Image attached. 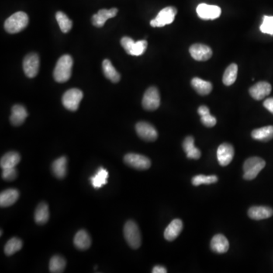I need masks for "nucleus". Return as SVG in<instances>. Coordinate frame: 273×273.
Segmentation results:
<instances>
[{"label": "nucleus", "mask_w": 273, "mask_h": 273, "mask_svg": "<svg viewBox=\"0 0 273 273\" xmlns=\"http://www.w3.org/2000/svg\"><path fill=\"white\" fill-rule=\"evenodd\" d=\"M73 60L69 55H64L58 60L53 71L56 82L64 83L70 79L72 69Z\"/></svg>", "instance_id": "1"}, {"label": "nucleus", "mask_w": 273, "mask_h": 273, "mask_svg": "<svg viewBox=\"0 0 273 273\" xmlns=\"http://www.w3.org/2000/svg\"><path fill=\"white\" fill-rule=\"evenodd\" d=\"M28 22H29V18L25 12H15L9 18H7L4 28L8 33H19L28 26Z\"/></svg>", "instance_id": "2"}, {"label": "nucleus", "mask_w": 273, "mask_h": 273, "mask_svg": "<svg viewBox=\"0 0 273 273\" xmlns=\"http://www.w3.org/2000/svg\"><path fill=\"white\" fill-rule=\"evenodd\" d=\"M124 236L132 248L137 249L141 245V235L138 226L134 221L129 220L124 226Z\"/></svg>", "instance_id": "3"}, {"label": "nucleus", "mask_w": 273, "mask_h": 273, "mask_svg": "<svg viewBox=\"0 0 273 273\" xmlns=\"http://www.w3.org/2000/svg\"><path fill=\"white\" fill-rule=\"evenodd\" d=\"M265 167L266 162L260 157L247 159L243 164V178L245 180L254 179Z\"/></svg>", "instance_id": "4"}, {"label": "nucleus", "mask_w": 273, "mask_h": 273, "mask_svg": "<svg viewBox=\"0 0 273 273\" xmlns=\"http://www.w3.org/2000/svg\"><path fill=\"white\" fill-rule=\"evenodd\" d=\"M83 92L81 90L72 88L66 91L63 96V105L68 110L77 111L79 107L80 102L83 99Z\"/></svg>", "instance_id": "5"}, {"label": "nucleus", "mask_w": 273, "mask_h": 273, "mask_svg": "<svg viewBox=\"0 0 273 273\" xmlns=\"http://www.w3.org/2000/svg\"><path fill=\"white\" fill-rule=\"evenodd\" d=\"M176 14L177 9L174 7H166L150 22V25L153 28H162L166 25H170L174 22Z\"/></svg>", "instance_id": "6"}, {"label": "nucleus", "mask_w": 273, "mask_h": 273, "mask_svg": "<svg viewBox=\"0 0 273 273\" xmlns=\"http://www.w3.org/2000/svg\"><path fill=\"white\" fill-rule=\"evenodd\" d=\"M142 105L146 110L154 111L160 105V96L156 87H149L143 95Z\"/></svg>", "instance_id": "7"}, {"label": "nucleus", "mask_w": 273, "mask_h": 273, "mask_svg": "<svg viewBox=\"0 0 273 273\" xmlns=\"http://www.w3.org/2000/svg\"><path fill=\"white\" fill-rule=\"evenodd\" d=\"M124 162L129 167L135 170H148L151 166L150 159L143 155L136 153H128L124 157Z\"/></svg>", "instance_id": "8"}, {"label": "nucleus", "mask_w": 273, "mask_h": 273, "mask_svg": "<svg viewBox=\"0 0 273 273\" xmlns=\"http://www.w3.org/2000/svg\"><path fill=\"white\" fill-rule=\"evenodd\" d=\"M135 129L137 135L145 141H155L158 137L157 129L148 122H138L136 124Z\"/></svg>", "instance_id": "9"}, {"label": "nucleus", "mask_w": 273, "mask_h": 273, "mask_svg": "<svg viewBox=\"0 0 273 273\" xmlns=\"http://www.w3.org/2000/svg\"><path fill=\"white\" fill-rule=\"evenodd\" d=\"M40 68V59L36 53H30L25 56L23 61V69L27 77H36Z\"/></svg>", "instance_id": "10"}, {"label": "nucleus", "mask_w": 273, "mask_h": 273, "mask_svg": "<svg viewBox=\"0 0 273 273\" xmlns=\"http://www.w3.org/2000/svg\"><path fill=\"white\" fill-rule=\"evenodd\" d=\"M197 13L203 20H214L220 16L222 10L217 5L201 3L197 7Z\"/></svg>", "instance_id": "11"}, {"label": "nucleus", "mask_w": 273, "mask_h": 273, "mask_svg": "<svg viewBox=\"0 0 273 273\" xmlns=\"http://www.w3.org/2000/svg\"><path fill=\"white\" fill-rule=\"evenodd\" d=\"M191 56L197 61H207L212 57V51L209 46L206 45L195 43L193 44L189 49Z\"/></svg>", "instance_id": "12"}, {"label": "nucleus", "mask_w": 273, "mask_h": 273, "mask_svg": "<svg viewBox=\"0 0 273 273\" xmlns=\"http://www.w3.org/2000/svg\"><path fill=\"white\" fill-rule=\"evenodd\" d=\"M235 156V150L230 143H224L219 146L217 150V159L219 165L226 167L230 164Z\"/></svg>", "instance_id": "13"}, {"label": "nucleus", "mask_w": 273, "mask_h": 273, "mask_svg": "<svg viewBox=\"0 0 273 273\" xmlns=\"http://www.w3.org/2000/svg\"><path fill=\"white\" fill-rule=\"evenodd\" d=\"M272 91V86L270 83L260 81L252 86L249 90L250 96L256 101H261L267 96L270 95Z\"/></svg>", "instance_id": "14"}, {"label": "nucleus", "mask_w": 273, "mask_h": 273, "mask_svg": "<svg viewBox=\"0 0 273 273\" xmlns=\"http://www.w3.org/2000/svg\"><path fill=\"white\" fill-rule=\"evenodd\" d=\"M118 12H119V10L116 8H111L109 10L101 9L97 14L93 15V25L94 26L97 27V28H102L109 18H114V17L116 16Z\"/></svg>", "instance_id": "15"}, {"label": "nucleus", "mask_w": 273, "mask_h": 273, "mask_svg": "<svg viewBox=\"0 0 273 273\" xmlns=\"http://www.w3.org/2000/svg\"><path fill=\"white\" fill-rule=\"evenodd\" d=\"M183 229L182 221L176 219L171 221L165 230L164 237L166 240L172 241L178 237Z\"/></svg>", "instance_id": "16"}, {"label": "nucleus", "mask_w": 273, "mask_h": 273, "mask_svg": "<svg viewBox=\"0 0 273 273\" xmlns=\"http://www.w3.org/2000/svg\"><path fill=\"white\" fill-rule=\"evenodd\" d=\"M273 215V209L269 206H253L248 210V216L253 220L268 219Z\"/></svg>", "instance_id": "17"}, {"label": "nucleus", "mask_w": 273, "mask_h": 273, "mask_svg": "<svg viewBox=\"0 0 273 273\" xmlns=\"http://www.w3.org/2000/svg\"><path fill=\"white\" fill-rule=\"evenodd\" d=\"M28 114L25 107L22 105H15L12 108L10 122L14 126H20L25 122Z\"/></svg>", "instance_id": "18"}, {"label": "nucleus", "mask_w": 273, "mask_h": 273, "mask_svg": "<svg viewBox=\"0 0 273 273\" xmlns=\"http://www.w3.org/2000/svg\"><path fill=\"white\" fill-rule=\"evenodd\" d=\"M210 247L215 253H225L229 250V242L223 235L218 234L212 238Z\"/></svg>", "instance_id": "19"}, {"label": "nucleus", "mask_w": 273, "mask_h": 273, "mask_svg": "<svg viewBox=\"0 0 273 273\" xmlns=\"http://www.w3.org/2000/svg\"><path fill=\"white\" fill-rule=\"evenodd\" d=\"M19 192L16 189H7L0 194V206L1 207H8L12 206L18 201Z\"/></svg>", "instance_id": "20"}, {"label": "nucleus", "mask_w": 273, "mask_h": 273, "mask_svg": "<svg viewBox=\"0 0 273 273\" xmlns=\"http://www.w3.org/2000/svg\"><path fill=\"white\" fill-rule=\"evenodd\" d=\"M183 149L186 153L187 157L192 160H199L201 153L199 149L194 146V139L193 136H188L183 142Z\"/></svg>", "instance_id": "21"}, {"label": "nucleus", "mask_w": 273, "mask_h": 273, "mask_svg": "<svg viewBox=\"0 0 273 273\" xmlns=\"http://www.w3.org/2000/svg\"><path fill=\"white\" fill-rule=\"evenodd\" d=\"M74 244L79 250H87L91 245V239L89 234L85 230L77 232L74 238Z\"/></svg>", "instance_id": "22"}, {"label": "nucleus", "mask_w": 273, "mask_h": 273, "mask_svg": "<svg viewBox=\"0 0 273 273\" xmlns=\"http://www.w3.org/2000/svg\"><path fill=\"white\" fill-rule=\"evenodd\" d=\"M67 161L66 157H61L55 160L52 164L53 174L59 179H63L67 174Z\"/></svg>", "instance_id": "23"}, {"label": "nucleus", "mask_w": 273, "mask_h": 273, "mask_svg": "<svg viewBox=\"0 0 273 273\" xmlns=\"http://www.w3.org/2000/svg\"><path fill=\"white\" fill-rule=\"evenodd\" d=\"M21 161V156L17 152L11 151L5 153L0 160V167L3 170L16 167Z\"/></svg>", "instance_id": "24"}, {"label": "nucleus", "mask_w": 273, "mask_h": 273, "mask_svg": "<svg viewBox=\"0 0 273 273\" xmlns=\"http://www.w3.org/2000/svg\"><path fill=\"white\" fill-rule=\"evenodd\" d=\"M252 137L260 141L267 142L273 138V126L263 127L253 130L251 133Z\"/></svg>", "instance_id": "25"}, {"label": "nucleus", "mask_w": 273, "mask_h": 273, "mask_svg": "<svg viewBox=\"0 0 273 273\" xmlns=\"http://www.w3.org/2000/svg\"><path fill=\"white\" fill-rule=\"evenodd\" d=\"M49 219H50L49 206L46 203H40L35 210V222L38 225H43L48 222Z\"/></svg>", "instance_id": "26"}, {"label": "nucleus", "mask_w": 273, "mask_h": 273, "mask_svg": "<svg viewBox=\"0 0 273 273\" xmlns=\"http://www.w3.org/2000/svg\"><path fill=\"white\" fill-rule=\"evenodd\" d=\"M191 85L200 95L206 96L210 94L212 85L209 81H204L199 77H194L191 81Z\"/></svg>", "instance_id": "27"}, {"label": "nucleus", "mask_w": 273, "mask_h": 273, "mask_svg": "<svg viewBox=\"0 0 273 273\" xmlns=\"http://www.w3.org/2000/svg\"><path fill=\"white\" fill-rule=\"evenodd\" d=\"M108 177H109V173H108L107 170L102 168V167H100L97 174L91 177L90 180L92 183L93 187L96 189H98V188H102L103 185L107 184Z\"/></svg>", "instance_id": "28"}, {"label": "nucleus", "mask_w": 273, "mask_h": 273, "mask_svg": "<svg viewBox=\"0 0 273 273\" xmlns=\"http://www.w3.org/2000/svg\"><path fill=\"white\" fill-rule=\"evenodd\" d=\"M102 70L105 77L112 82L117 83L120 81V74L116 71L109 60H105L102 62Z\"/></svg>", "instance_id": "29"}, {"label": "nucleus", "mask_w": 273, "mask_h": 273, "mask_svg": "<svg viewBox=\"0 0 273 273\" xmlns=\"http://www.w3.org/2000/svg\"><path fill=\"white\" fill-rule=\"evenodd\" d=\"M238 70H239V68L235 63H232L226 68V71L224 73L223 78H222V81L225 85H232L234 83L236 82V79H237Z\"/></svg>", "instance_id": "30"}, {"label": "nucleus", "mask_w": 273, "mask_h": 273, "mask_svg": "<svg viewBox=\"0 0 273 273\" xmlns=\"http://www.w3.org/2000/svg\"><path fill=\"white\" fill-rule=\"evenodd\" d=\"M23 247V243L21 239L18 238H12L7 242L5 244L4 251L5 255L12 256L15 254L16 252L19 251Z\"/></svg>", "instance_id": "31"}, {"label": "nucleus", "mask_w": 273, "mask_h": 273, "mask_svg": "<svg viewBox=\"0 0 273 273\" xmlns=\"http://www.w3.org/2000/svg\"><path fill=\"white\" fill-rule=\"evenodd\" d=\"M66 261L61 256L52 257L50 261V272L53 273H63L66 268Z\"/></svg>", "instance_id": "32"}, {"label": "nucleus", "mask_w": 273, "mask_h": 273, "mask_svg": "<svg viewBox=\"0 0 273 273\" xmlns=\"http://www.w3.org/2000/svg\"><path fill=\"white\" fill-rule=\"evenodd\" d=\"M56 21L60 25V29L63 33H68L72 28V22L68 17L63 12H58L56 15Z\"/></svg>", "instance_id": "33"}, {"label": "nucleus", "mask_w": 273, "mask_h": 273, "mask_svg": "<svg viewBox=\"0 0 273 273\" xmlns=\"http://www.w3.org/2000/svg\"><path fill=\"white\" fill-rule=\"evenodd\" d=\"M218 177L216 175H204V174H199L196 175L191 180L193 185L194 186H199L201 184H210L213 183L217 182Z\"/></svg>", "instance_id": "34"}, {"label": "nucleus", "mask_w": 273, "mask_h": 273, "mask_svg": "<svg viewBox=\"0 0 273 273\" xmlns=\"http://www.w3.org/2000/svg\"><path fill=\"white\" fill-rule=\"evenodd\" d=\"M147 40H139V41L135 42L132 46V50H131V56H139L143 55L145 53L147 48Z\"/></svg>", "instance_id": "35"}, {"label": "nucleus", "mask_w": 273, "mask_h": 273, "mask_svg": "<svg viewBox=\"0 0 273 273\" xmlns=\"http://www.w3.org/2000/svg\"><path fill=\"white\" fill-rule=\"evenodd\" d=\"M262 33L273 35V16H263V23L260 27Z\"/></svg>", "instance_id": "36"}, {"label": "nucleus", "mask_w": 273, "mask_h": 273, "mask_svg": "<svg viewBox=\"0 0 273 273\" xmlns=\"http://www.w3.org/2000/svg\"><path fill=\"white\" fill-rule=\"evenodd\" d=\"M2 177L5 181H13L17 178V170L15 167L3 169Z\"/></svg>", "instance_id": "37"}, {"label": "nucleus", "mask_w": 273, "mask_h": 273, "mask_svg": "<svg viewBox=\"0 0 273 273\" xmlns=\"http://www.w3.org/2000/svg\"><path fill=\"white\" fill-rule=\"evenodd\" d=\"M201 122L205 126L208 127V128H212V127L215 126L216 125L217 121H216V118L212 116L210 112H209V113L201 116Z\"/></svg>", "instance_id": "38"}, {"label": "nucleus", "mask_w": 273, "mask_h": 273, "mask_svg": "<svg viewBox=\"0 0 273 273\" xmlns=\"http://www.w3.org/2000/svg\"><path fill=\"white\" fill-rule=\"evenodd\" d=\"M135 43V42L132 40V38L129 37V36H124L121 40V44H122V47L124 48L125 52L129 55H130L131 50H132V46H133Z\"/></svg>", "instance_id": "39"}, {"label": "nucleus", "mask_w": 273, "mask_h": 273, "mask_svg": "<svg viewBox=\"0 0 273 273\" xmlns=\"http://www.w3.org/2000/svg\"><path fill=\"white\" fill-rule=\"evenodd\" d=\"M263 105L267 110L270 111L271 113L273 114V97L266 100L263 102Z\"/></svg>", "instance_id": "40"}, {"label": "nucleus", "mask_w": 273, "mask_h": 273, "mask_svg": "<svg viewBox=\"0 0 273 273\" xmlns=\"http://www.w3.org/2000/svg\"><path fill=\"white\" fill-rule=\"evenodd\" d=\"M153 273H167V269L162 266H156L152 270Z\"/></svg>", "instance_id": "41"}, {"label": "nucleus", "mask_w": 273, "mask_h": 273, "mask_svg": "<svg viewBox=\"0 0 273 273\" xmlns=\"http://www.w3.org/2000/svg\"><path fill=\"white\" fill-rule=\"evenodd\" d=\"M209 108H208L207 106H206V105H201V106H200L199 109H198V113H199V115H201V116H202V115H206V114L209 113Z\"/></svg>", "instance_id": "42"}]
</instances>
